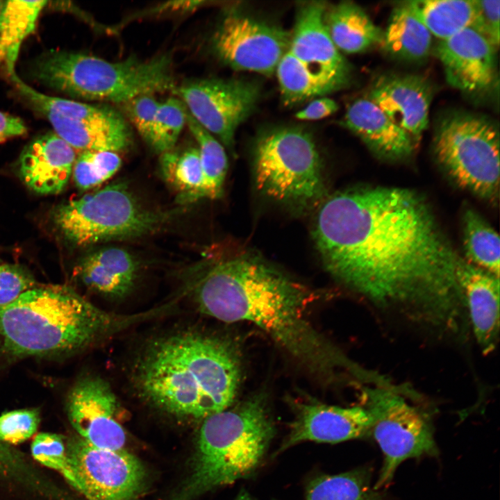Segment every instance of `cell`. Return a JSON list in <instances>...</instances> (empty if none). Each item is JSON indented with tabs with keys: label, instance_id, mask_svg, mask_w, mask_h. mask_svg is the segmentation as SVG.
<instances>
[{
	"label": "cell",
	"instance_id": "6da1fadb",
	"mask_svg": "<svg viewBox=\"0 0 500 500\" xmlns=\"http://www.w3.org/2000/svg\"><path fill=\"white\" fill-rule=\"evenodd\" d=\"M313 238L327 271L377 308L439 336L462 338L469 322L460 257L413 191L363 187L320 203Z\"/></svg>",
	"mask_w": 500,
	"mask_h": 500
},
{
	"label": "cell",
	"instance_id": "7a4b0ae2",
	"mask_svg": "<svg viewBox=\"0 0 500 500\" xmlns=\"http://www.w3.org/2000/svg\"><path fill=\"white\" fill-rule=\"evenodd\" d=\"M308 290L261 258L238 254L210 265L192 297L201 313L231 323L250 322L311 372L328 380L365 371L312 326Z\"/></svg>",
	"mask_w": 500,
	"mask_h": 500
},
{
	"label": "cell",
	"instance_id": "3957f363",
	"mask_svg": "<svg viewBox=\"0 0 500 500\" xmlns=\"http://www.w3.org/2000/svg\"><path fill=\"white\" fill-rule=\"evenodd\" d=\"M240 378L233 345L194 326L149 338L135 354L130 371L142 401L176 419L201 422L231 406Z\"/></svg>",
	"mask_w": 500,
	"mask_h": 500
},
{
	"label": "cell",
	"instance_id": "277c9868",
	"mask_svg": "<svg viewBox=\"0 0 500 500\" xmlns=\"http://www.w3.org/2000/svg\"><path fill=\"white\" fill-rule=\"evenodd\" d=\"M151 317V310L119 315L102 310L66 286H35L0 306V338L12 356L69 353Z\"/></svg>",
	"mask_w": 500,
	"mask_h": 500
},
{
	"label": "cell",
	"instance_id": "5b68a950",
	"mask_svg": "<svg viewBox=\"0 0 500 500\" xmlns=\"http://www.w3.org/2000/svg\"><path fill=\"white\" fill-rule=\"evenodd\" d=\"M182 495L190 499L250 476L262 461L275 426L261 394L201 422Z\"/></svg>",
	"mask_w": 500,
	"mask_h": 500
},
{
	"label": "cell",
	"instance_id": "8992f818",
	"mask_svg": "<svg viewBox=\"0 0 500 500\" xmlns=\"http://www.w3.org/2000/svg\"><path fill=\"white\" fill-rule=\"evenodd\" d=\"M172 56H131L110 62L78 52L51 51L33 63V77L72 97L124 103L141 95L174 91Z\"/></svg>",
	"mask_w": 500,
	"mask_h": 500
},
{
	"label": "cell",
	"instance_id": "52a82bcc",
	"mask_svg": "<svg viewBox=\"0 0 500 500\" xmlns=\"http://www.w3.org/2000/svg\"><path fill=\"white\" fill-rule=\"evenodd\" d=\"M183 211L144 206L124 183L108 185L56 208L53 221L72 243L87 246L132 239L159 231Z\"/></svg>",
	"mask_w": 500,
	"mask_h": 500
},
{
	"label": "cell",
	"instance_id": "ba28073f",
	"mask_svg": "<svg viewBox=\"0 0 500 500\" xmlns=\"http://www.w3.org/2000/svg\"><path fill=\"white\" fill-rule=\"evenodd\" d=\"M253 164L257 188L274 200L302 209L324 201L322 161L306 130L278 127L262 133L255 144Z\"/></svg>",
	"mask_w": 500,
	"mask_h": 500
},
{
	"label": "cell",
	"instance_id": "9c48e42d",
	"mask_svg": "<svg viewBox=\"0 0 500 500\" xmlns=\"http://www.w3.org/2000/svg\"><path fill=\"white\" fill-rule=\"evenodd\" d=\"M434 151L440 163L462 188L494 200L499 188V135L489 119L454 113L439 124Z\"/></svg>",
	"mask_w": 500,
	"mask_h": 500
},
{
	"label": "cell",
	"instance_id": "30bf717a",
	"mask_svg": "<svg viewBox=\"0 0 500 500\" xmlns=\"http://www.w3.org/2000/svg\"><path fill=\"white\" fill-rule=\"evenodd\" d=\"M366 408L372 417L371 433L383 455L375 490L392 480L406 460L435 456L438 448L426 417L389 388H365Z\"/></svg>",
	"mask_w": 500,
	"mask_h": 500
},
{
	"label": "cell",
	"instance_id": "8fae6325",
	"mask_svg": "<svg viewBox=\"0 0 500 500\" xmlns=\"http://www.w3.org/2000/svg\"><path fill=\"white\" fill-rule=\"evenodd\" d=\"M65 442L78 492L87 500H136L144 490L145 467L126 449H100L78 435Z\"/></svg>",
	"mask_w": 500,
	"mask_h": 500
},
{
	"label": "cell",
	"instance_id": "7c38bea8",
	"mask_svg": "<svg viewBox=\"0 0 500 500\" xmlns=\"http://www.w3.org/2000/svg\"><path fill=\"white\" fill-rule=\"evenodd\" d=\"M260 91L249 81L204 78L185 82L173 92L197 122L233 149L235 131L254 110Z\"/></svg>",
	"mask_w": 500,
	"mask_h": 500
},
{
	"label": "cell",
	"instance_id": "4fadbf2b",
	"mask_svg": "<svg viewBox=\"0 0 500 500\" xmlns=\"http://www.w3.org/2000/svg\"><path fill=\"white\" fill-rule=\"evenodd\" d=\"M290 37L280 27L231 11L218 25L211 44L217 58L232 69L271 75L288 51Z\"/></svg>",
	"mask_w": 500,
	"mask_h": 500
},
{
	"label": "cell",
	"instance_id": "5bb4252c",
	"mask_svg": "<svg viewBox=\"0 0 500 500\" xmlns=\"http://www.w3.org/2000/svg\"><path fill=\"white\" fill-rule=\"evenodd\" d=\"M68 419L77 435L110 450L125 449L126 431L118 419L120 404L110 383L99 376L80 378L67 399Z\"/></svg>",
	"mask_w": 500,
	"mask_h": 500
},
{
	"label": "cell",
	"instance_id": "9a60e30c",
	"mask_svg": "<svg viewBox=\"0 0 500 500\" xmlns=\"http://www.w3.org/2000/svg\"><path fill=\"white\" fill-rule=\"evenodd\" d=\"M435 54L447 82L467 93L490 89L496 78L495 47L474 27L440 40Z\"/></svg>",
	"mask_w": 500,
	"mask_h": 500
},
{
	"label": "cell",
	"instance_id": "2e32d148",
	"mask_svg": "<svg viewBox=\"0 0 500 500\" xmlns=\"http://www.w3.org/2000/svg\"><path fill=\"white\" fill-rule=\"evenodd\" d=\"M372 425V415L364 407L299 403L280 450L307 441L337 443L363 438L371 433Z\"/></svg>",
	"mask_w": 500,
	"mask_h": 500
},
{
	"label": "cell",
	"instance_id": "e0dca14e",
	"mask_svg": "<svg viewBox=\"0 0 500 500\" xmlns=\"http://www.w3.org/2000/svg\"><path fill=\"white\" fill-rule=\"evenodd\" d=\"M326 8L322 1L300 6L288 51L313 72L331 79L341 88L349 82L350 69L326 28Z\"/></svg>",
	"mask_w": 500,
	"mask_h": 500
},
{
	"label": "cell",
	"instance_id": "ac0fdd59",
	"mask_svg": "<svg viewBox=\"0 0 500 500\" xmlns=\"http://www.w3.org/2000/svg\"><path fill=\"white\" fill-rule=\"evenodd\" d=\"M369 99L415 142L428 126L432 90L422 76H383L372 86Z\"/></svg>",
	"mask_w": 500,
	"mask_h": 500
},
{
	"label": "cell",
	"instance_id": "d6986e66",
	"mask_svg": "<svg viewBox=\"0 0 500 500\" xmlns=\"http://www.w3.org/2000/svg\"><path fill=\"white\" fill-rule=\"evenodd\" d=\"M469 324L484 355L496 348L499 335V278L460 258L456 269Z\"/></svg>",
	"mask_w": 500,
	"mask_h": 500
},
{
	"label": "cell",
	"instance_id": "ffe728a7",
	"mask_svg": "<svg viewBox=\"0 0 500 500\" xmlns=\"http://www.w3.org/2000/svg\"><path fill=\"white\" fill-rule=\"evenodd\" d=\"M76 151L54 132L33 140L22 151L19 170L24 183L41 194H56L67 184Z\"/></svg>",
	"mask_w": 500,
	"mask_h": 500
},
{
	"label": "cell",
	"instance_id": "44dd1931",
	"mask_svg": "<svg viewBox=\"0 0 500 500\" xmlns=\"http://www.w3.org/2000/svg\"><path fill=\"white\" fill-rule=\"evenodd\" d=\"M343 124L383 158H404L414 149L415 142L411 136L369 98L353 101L347 110Z\"/></svg>",
	"mask_w": 500,
	"mask_h": 500
},
{
	"label": "cell",
	"instance_id": "7402d4cb",
	"mask_svg": "<svg viewBox=\"0 0 500 500\" xmlns=\"http://www.w3.org/2000/svg\"><path fill=\"white\" fill-rule=\"evenodd\" d=\"M138 264L128 251L115 247L99 249L86 256L76 273L91 290L110 300H122L133 290Z\"/></svg>",
	"mask_w": 500,
	"mask_h": 500
},
{
	"label": "cell",
	"instance_id": "603a6c76",
	"mask_svg": "<svg viewBox=\"0 0 500 500\" xmlns=\"http://www.w3.org/2000/svg\"><path fill=\"white\" fill-rule=\"evenodd\" d=\"M43 115L54 133L75 151L117 153L126 150L131 144V129L119 112L97 119H76L50 112Z\"/></svg>",
	"mask_w": 500,
	"mask_h": 500
},
{
	"label": "cell",
	"instance_id": "cb8c5ba5",
	"mask_svg": "<svg viewBox=\"0 0 500 500\" xmlns=\"http://www.w3.org/2000/svg\"><path fill=\"white\" fill-rule=\"evenodd\" d=\"M324 23L337 49L346 53L364 51L381 44L383 31L359 6L343 1L326 8Z\"/></svg>",
	"mask_w": 500,
	"mask_h": 500
},
{
	"label": "cell",
	"instance_id": "d4e9b609",
	"mask_svg": "<svg viewBox=\"0 0 500 500\" xmlns=\"http://www.w3.org/2000/svg\"><path fill=\"white\" fill-rule=\"evenodd\" d=\"M431 36L409 1L393 9L381 44L397 58L417 61L429 53Z\"/></svg>",
	"mask_w": 500,
	"mask_h": 500
},
{
	"label": "cell",
	"instance_id": "484cf974",
	"mask_svg": "<svg viewBox=\"0 0 500 500\" xmlns=\"http://www.w3.org/2000/svg\"><path fill=\"white\" fill-rule=\"evenodd\" d=\"M419 17L431 35L440 40L478 23V0L410 1Z\"/></svg>",
	"mask_w": 500,
	"mask_h": 500
},
{
	"label": "cell",
	"instance_id": "4316f807",
	"mask_svg": "<svg viewBox=\"0 0 500 500\" xmlns=\"http://www.w3.org/2000/svg\"><path fill=\"white\" fill-rule=\"evenodd\" d=\"M47 1H6L0 31V64L15 69L20 46L35 27Z\"/></svg>",
	"mask_w": 500,
	"mask_h": 500
},
{
	"label": "cell",
	"instance_id": "83f0119b",
	"mask_svg": "<svg viewBox=\"0 0 500 500\" xmlns=\"http://www.w3.org/2000/svg\"><path fill=\"white\" fill-rule=\"evenodd\" d=\"M275 72L282 99L288 105L340 89L335 82L313 72L288 51L280 60Z\"/></svg>",
	"mask_w": 500,
	"mask_h": 500
},
{
	"label": "cell",
	"instance_id": "f1b7e54d",
	"mask_svg": "<svg viewBox=\"0 0 500 500\" xmlns=\"http://www.w3.org/2000/svg\"><path fill=\"white\" fill-rule=\"evenodd\" d=\"M186 124L198 144L202 185L198 200L217 199L223 194V186L228 169V160L222 144L203 128L188 113Z\"/></svg>",
	"mask_w": 500,
	"mask_h": 500
},
{
	"label": "cell",
	"instance_id": "f546056e",
	"mask_svg": "<svg viewBox=\"0 0 500 500\" xmlns=\"http://www.w3.org/2000/svg\"><path fill=\"white\" fill-rule=\"evenodd\" d=\"M161 174L177 193V202L186 204L198 200L203 177L199 150L189 147L172 149L161 154Z\"/></svg>",
	"mask_w": 500,
	"mask_h": 500
},
{
	"label": "cell",
	"instance_id": "4dcf8cb0",
	"mask_svg": "<svg viewBox=\"0 0 500 500\" xmlns=\"http://www.w3.org/2000/svg\"><path fill=\"white\" fill-rule=\"evenodd\" d=\"M462 222L467 262L499 278L500 241L498 234L472 209L465 212Z\"/></svg>",
	"mask_w": 500,
	"mask_h": 500
},
{
	"label": "cell",
	"instance_id": "1f68e13d",
	"mask_svg": "<svg viewBox=\"0 0 500 500\" xmlns=\"http://www.w3.org/2000/svg\"><path fill=\"white\" fill-rule=\"evenodd\" d=\"M306 500H383L371 484L365 469L314 479L308 485Z\"/></svg>",
	"mask_w": 500,
	"mask_h": 500
},
{
	"label": "cell",
	"instance_id": "d6a6232c",
	"mask_svg": "<svg viewBox=\"0 0 500 500\" xmlns=\"http://www.w3.org/2000/svg\"><path fill=\"white\" fill-rule=\"evenodd\" d=\"M19 92L42 114L53 113L76 119H97L111 117L117 112L108 106L90 105L83 102L49 96L24 82L15 69L8 72Z\"/></svg>",
	"mask_w": 500,
	"mask_h": 500
},
{
	"label": "cell",
	"instance_id": "836d02e7",
	"mask_svg": "<svg viewBox=\"0 0 500 500\" xmlns=\"http://www.w3.org/2000/svg\"><path fill=\"white\" fill-rule=\"evenodd\" d=\"M187 114L179 98L172 97L160 102L148 144L161 154L173 149L186 124Z\"/></svg>",
	"mask_w": 500,
	"mask_h": 500
},
{
	"label": "cell",
	"instance_id": "e575fe53",
	"mask_svg": "<svg viewBox=\"0 0 500 500\" xmlns=\"http://www.w3.org/2000/svg\"><path fill=\"white\" fill-rule=\"evenodd\" d=\"M121 165V158L116 152L84 151L76 158L72 175L76 186L86 190L108 181Z\"/></svg>",
	"mask_w": 500,
	"mask_h": 500
},
{
	"label": "cell",
	"instance_id": "d590c367",
	"mask_svg": "<svg viewBox=\"0 0 500 500\" xmlns=\"http://www.w3.org/2000/svg\"><path fill=\"white\" fill-rule=\"evenodd\" d=\"M65 440L60 434L40 433L31 443V455L42 465L59 472L78 492V483L67 456Z\"/></svg>",
	"mask_w": 500,
	"mask_h": 500
},
{
	"label": "cell",
	"instance_id": "8d00e7d4",
	"mask_svg": "<svg viewBox=\"0 0 500 500\" xmlns=\"http://www.w3.org/2000/svg\"><path fill=\"white\" fill-rule=\"evenodd\" d=\"M40 421L35 408L15 410L0 416V442L8 444L22 443L37 431Z\"/></svg>",
	"mask_w": 500,
	"mask_h": 500
},
{
	"label": "cell",
	"instance_id": "74e56055",
	"mask_svg": "<svg viewBox=\"0 0 500 500\" xmlns=\"http://www.w3.org/2000/svg\"><path fill=\"white\" fill-rule=\"evenodd\" d=\"M35 286L33 276L21 266L0 264V306L13 302Z\"/></svg>",
	"mask_w": 500,
	"mask_h": 500
},
{
	"label": "cell",
	"instance_id": "f35d334b",
	"mask_svg": "<svg viewBox=\"0 0 500 500\" xmlns=\"http://www.w3.org/2000/svg\"><path fill=\"white\" fill-rule=\"evenodd\" d=\"M159 103L151 94L138 96L124 103L128 119L147 144L151 138Z\"/></svg>",
	"mask_w": 500,
	"mask_h": 500
},
{
	"label": "cell",
	"instance_id": "ab89813d",
	"mask_svg": "<svg viewBox=\"0 0 500 500\" xmlns=\"http://www.w3.org/2000/svg\"><path fill=\"white\" fill-rule=\"evenodd\" d=\"M480 16L475 28L496 47L499 44V0H478Z\"/></svg>",
	"mask_w": 500,
	"mask_h": 500
},
{
	"label": "cell",
	"instance_id": "60d3db41",
	"mask_svg": "<svg viewBox=\"0 0 500 500\" xmlns=\"http://www.w3.org/2000/svg\"><path fill=\"white\" fill-rule=\"evenodd\" d=\"M24 456L10 444L0 442V474L18 476L27 469Z\"/></svg>",
	"mask_w": 500,
	"mask_h": 500
},
{
	"label": "cell",
	"instance_id": "b9f144b4",
	"mask_svg": "<svg viewBox=\"0 0 500 500\" xmlns=\"http://www.w3.org/2000/svg\"><path fill=\"white\" fill-rule=\"evenodd\" d=\"M338 109V105L333 99L322 97L311 101L295 117L299 120H318L333 114Z\"/></svg>",
	"mask_w": 500,
	"mask_h": 500
},
{
	"label": "cell",
	"instance_id": "7bdbcfd3",
	"mask_svg": "<svg viewBox=\"0 0 500 500\" xmlns=\"http://www.w3.org/2000/svg\"><path fill=\"white\" fill-rule=\"evenodd\" d=\"M26 132L27 127L20 117L0 111V144Z\"/></svg>",
	"mask_w": 500,
	"mask_h": 500
},
{
	"label": "cell",
	"instance_id": "ee69618b",
	"mask_svg": "<svg viewBox=\"0 0 500 500\" xmlns=\"http://www.w3.org/2000/svg\"><path fill=\"white\" fill-rule=\"evenodd\" d=\"M235 500H253L250 494L244 490L241 491Z\"/></svg>",
	"mask_w": 500,
	"mask_h": 500
},
{
	"label": "cell",
	"instance_id": "f6af8a7d",
	"mask_svg": "<svg viewBox=\"0 0 500 500\" xmlns=\"http://www.w3.org/2000/svg\"><path fill=\"white\" fill-rule=\"evenodd\" d=\"M6 1H0V31L1 26V22L3 18V14L6 6Z\"/></svg>",
	"mask_w": 500,
	"mask_h": 500
}]
</instances>
